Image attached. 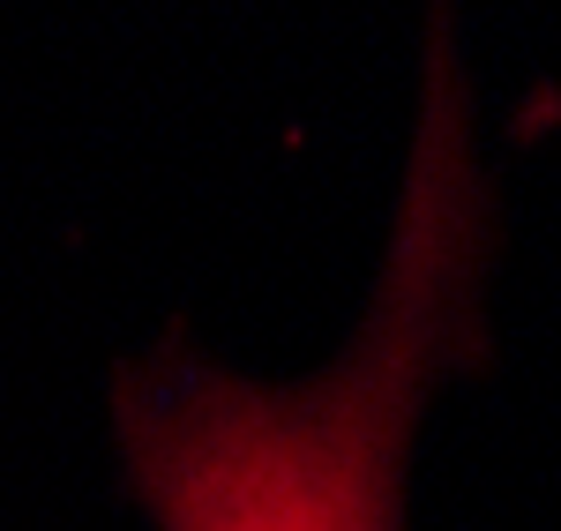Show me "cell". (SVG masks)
<instances>
[{
	"instance_id": "6da1fadb",
	"label": "cell",
	"mask_w": 561,
	"mask_h": 531,
	"mask_svg": "<svg viewBox=\"0 0 561 531\" xmlns=\"http://www.w3.org/2000/svg\"><path fill=\"white\" fill-rule=\"evenodd\" d=\"M494 187L434 31L412 165L375 300L314 382L270 390L203 359L121 374V457L158 531H397V472L427 397L479 353Z\"/></svg>"
}]
</instances>
